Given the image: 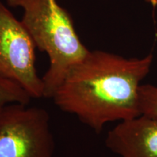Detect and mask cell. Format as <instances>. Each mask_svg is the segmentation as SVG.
<instances>
[{"label": "cell", "mask_w": 157, "mask_h": 157, "mask_svg": "<svg viewBox=\"0 0 157 157\" xmlns=\"http://www.w3.org/2000/svg\"><path fill=\"white\" fill-rule=\"evenodd\" d=\"M154 55L127 58L102 50L90 51L55 93L54 103L100 133L108 122L140 115L138 91L151 68Z\"/></svg>", "instance_id": "6da1fadb"}, {"label": "cell", "mask_w": 157, "mask_h": 157, "mask_svg": "<svg viewBox=\"0 0 157 157\" xmlns=\"http://www.w3.org/2000/svg\"><path fill=\"white\" fill-rule=\"evenodd\" d=\"M23 10L21 22L50 65L42 78L44 98H52L70 71L90 50L80 40L71 17L57 0H6Z\"/></svg>", "instance_id": "7a4b0ae2"}, {"label": "cell", "mask_w": 157, "mask_h": 157, "mask_svg": "<svg viewBox=\"0 0 157 157\" xmlns=\"http://www.w3.org/2000/svg\"><path fill=\"white\" fill-rule=\"evenodd\" d=\"M29 104L7 105L0 118V157H53L50 116Z\"/></svg>", "instance_id": "3957f363"}, {"label": "cell", "mask_w": 157, "mask_h": 157, "mask_svg": "<svg viewBox=\"0 0 157 157\" xmlns=\"http://www.w3.org/2000/svg\"><path fill=\"white\" fill-rule=\"evenodd\" d=\"M36 45L24 25L0 0V76L21 86L32 98H44L37 74Z\"/></svg>", "instance_id": "277c9868"}, {"label": "cell", "mask_w": 157, "mask_h": 157, "mask_svg": "<svg viewBox=\"0 0 157 157\" xmlns=\"http://www.w3.org/2000/svg\"><path fill=\"white\" fill-rule=\"evenodd\" d=\"M108 148L121 157H157V117L121 121L107 134Z\"/></svg>", "instance_id": "5b68a950"}, {"label": "cell", "mask_w": 157, "mask_h": 157, "mask_svg": "<svg viewBox=\"0 0 157 157\" xmlns=\"http://www.w3.org/2000/svg\"><path fill=\"white\" fill-rule=\"evenodd\" d=\"M31 99L21 86L0 76V118L7 105L13 103L29 104Z\"/></svg>", "instance_id": "8992f818"}, {"label": "cell", "mask_w": 157, "mask_h": 157, "mask_svg": "<svg viewBox=\"0 0 157 157\" xmlns=\"http://www.w3.org/2000/svg\"><path fill=\"white\" fill-rule=\"evenodd\" d=\"M138 107L140 115L157 117V87L141 84L138 91Z\"/></svg>", "instance_id": "52a82bcc"}, {"label": "cell", "mask_w": 157, "mask_h": 157, "mask_svg": "<svg viewBox=\"0 0 157 157\" xmlns=\"http://www.w3.org/2000/svg\"><path fill=\"white\" fill-rule=\"evenodd\" d=\"M146 3L149 4L152 6V7H157V0H144Z\"/></svg>", "instance_id": "ba28073f"}]
</instances>
